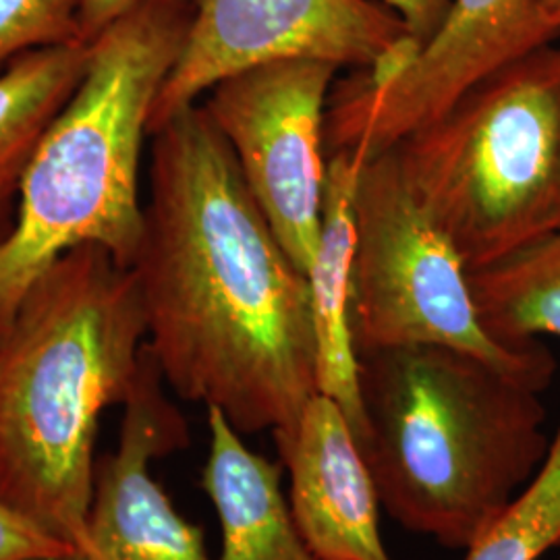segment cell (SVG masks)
I'll return each mask as SVG.
<instances>
[{
    "label": "cell",
    "instance_id": "cell-6",
    "mask_svg": "<svg viewBox=\"0 0 560 560\" xmlns=\"http://www.w3.org/2000/svg\"><path fill=\"white\" fill-rule=\"evenodd\" d=\"M353 340L358 355L439 345L471 353L544 393L557 361L538 340L511 347L481 324L469 270L402 175L395 150L361 168L355 187Z\"/></svg>",
    "mask_w": 560,
    "mask_h": 560
},
{
    "label": "cell",
    "instance_id": "cell-17",
    "mask_svg": "<svg viewBox=\"0 0 560 560\" xmlns=\"http://www.w3.org/2000/svg\"><path fill=\"white\" fill-rule=\"evenodd\" d=\"M81 40L80 0H0V71L27 52Z\"/></svg>",
    "mask_w": 560,
    "mask_h": 560
},
{
    "label": "cell",
    "instance_id": "cell-1",
    "mask_svg": "<svg viewBox=\"0 0 560 560\" xmlns=\"http://www.w3.org/2000/svg\"><path fill=\"white\" fill-rule=\"evenodd\" d=\"M150 138L145 231L131 266L148 349L179 399L282 444L318 395L307 277L201 104Z\"/></svg>",
    "mask_w": 560,
    "mask_h": 560
},
{
    "label": "cell",
    "instance_id": "cell-13",
    "mask_svg": "<svg viewBox=\"0 0 560 560\" xmlns=\"http://www.w3.org/2000/svg\"><path fill=\"white\" fill-rule=\"evenodd\" d=\"M206 411L210 448L200 486L221 523L219 560H324L293 521L282 465L252 451L221 411Z\"/></svg>",
    "mask_w": 560,
    "mask_h": 560
},
{
    "label": "cell",
    "instance_id": "cell-22",
    "mask_svg": "<svg viewBox=\"0 0 560 560\" xmlns=\"http://www.w3.org/2000/svg\"><path fill=\"white\" fill-rule=\"evenodd\" d=\"M60 560H94V559H90V557H81V555H78V557H69V559H60Z\"/></svg>",
    "mask_w": 560,
    "mask_h": 560
},
{
    "label": "cell",
    "instance_id": "cell-8",
    "mask_svg": "<svg viewBox=\"0 0 560 560\" xmlns=\"http://www.w3.org/2000/svg\"><path fill=\"white\" fill-rule=\"evenodd\" d=\"M560 32L538 0H453L439 34L388 85L361 71L335 81L324 122L326 156L349 152L372 161L442 117L478 81L548 46Z\"/></svg>",
    "mask_w": 560,
    "mask_h": 560
},
{
    "label": "cell",
    "instance_id": "cell-10",
    "mask_svg": "<svg viewBox=\"0 0 560 560\" xmlns=\"http://www.w3.org/2000/svg\"><path fill=\"white\" fill-rule=\"evenodd\" d=\"M148 342L122 402L119 446L98 459L88 513L94 560H212L200 525L185 520L152 474L154 460L189 444V428L168 397Z\"/></svg>",
    "mask_w": 560,
    "mask_h": 560
},
{
    "label": "cell",
    "instance_id": "cell-16",
    "mask_svg": "<svg viewBox=\"0 0 560 560\" xmlns=\"http://www.w3.org/2000/svg\"><path fill=\"white\" fill-rule=\"evenodd\" d=\"M560 544V425L540 471L465 560H540Z\"/></svg>",
    "mask_w": 560,
    "mask_h": 560
},
{
    "label": "cell",
    "instance_id": "cell-21",
    "mask_svg": "<svg viewBox=\"0 0 560 560\" xmlns=\"http://www.w3.org/2000/svg\"><path fill=\"white\" fill-rule=\"evenodd\" d=\"M544 18L560 32V0H538Z\"/></svg>",
    "mask_w": 560,
    "mask_h": 560
},
{
    "label": "cell",
    "instance_id": "cell-7",
    "mask_svg": "<svg viewBox=\"0 0 560 560\" xmlns=\"http://www.w3.org/2000/svg\"><path fill=\"white\" fill-rule=\"evenodd\" d=\"M337 71L322 60H275L221 81L201 104L305 277L320 243L328 179L324 122Z\"/></svg>",
    "mask_w": 560,
    "mask_h": 560
},
{
    "label": "cell",
    "instance_id": "cell-23",
    "mask_svg": "<svg viewBox=\"0 0 560 560\" xmlns=\"http://www.w3.org/2000/svg\"><path fill=\"white\" fill-rule=\"evenodd\" d=\"M557 231H560V183H559V229Z\"/></svg>",
    "mask_w": 560,
    "mask_h": 560
},
{
    "label": "cell",
    "instance_id": "cell-18",
    "mask_svg": "<svg viewBox=\"0 0 560 560\" xmlns=\"http://www.w3.org/2000/svg\"><path fill=\"white\" fill-rule=\"evenodd\" d=\"M78 555L69 541L0 501V560H60Z\"/></svg>",
    "mask_w": 560,
    "mask_h": 560
},
{
    "label": "cell",
    "instance_id": "cell-9",
    "mask_svg": "<svg viewBox=\"0 0 560 560\" xmlns=\"http://www.w3.org/2000/svg\"><path fill=\"white\" fill-rule=\"evenodd\" d=\"M409 36L399 15L376 0H194L187 38L154 104L150 133L241 71L287 59L363 71Z\"/></svg>",
    "mask_w": 560,
    "mask_h": 560
},
{
    "label": "cell",
    "instance_id": "cell-2",
    "mask_svg": "<svg viewBox=\"0 0 560 560\" xmlns=\"http://www.w3.org/2000/svg\"><path fill=\"white\" fill-rule=\"evenodd\" d=\"M148 342L131 268L71 249L0 335V501L80 555L104 411L127 400Z\"/></svg>",
    "mask_w": 560,
    "mask_h": 560
},
{
    "label": "cell",
    "instance_id": "cell-20",
    "mask_svg": "<svg viewBox=\"0 0 560 560\" xmlns=\"http://www.w3.org/2000/svg\"><path fill=\"white\" fill-rule=\"evenodd\" d=\"M148 4H194V0H80L81 40H94L108 25Z\"/></svg>",
    "mask_w": 560,
    "mask_h": 560
},
{
    "label": "cell",
    "instance_id": "cell-24",
    "mask_svg": "<svg viewBox=\"0 0 560 560\" xmlns=\"http://www.w3.org/2000/svg\"><path fill=\"white\" fill-rule=\"evenodd\" d=\"M560 560V559H559Z\"/></svg>",
    "mask_w": 560,
    "mask_h": 560
},
{
    "label": "cell",
    "instance_id": "cell-19",
    "mask_svg": "<svg viewBox=\"0 0 560 560\" xmlns=\"http://www.w3.org/2000/svg\"><path fill=\"white\" fill-rule=\"evenodd\" d=\"M384 7L395 11L409 34L425 46L432 40L448 18L453 0H381Z\"/></svg>",
    "mask_w": 560,
    "mask_h": 560
},
{
    "label": "cell",
    "instance_id": "cell-15",
    "mask_svg": "<svg viewBox=\"0 0 560 560\" xmlns=\"http://www.w3.org/2000/svg\"><path fill=\"white\" fill-rule=\"evenodd\" d=\"M469 284L481 324L494 339L511 347L560 339V231L469 270Z\"/></svg>",
    "mask_w": 560,
    "mask_h": 560
},
{
    "label": "cell",
    "instance_id": "cell-11",
    "mask_svg": "<svg viewBox=\"0 0 560 560\" xmlns=\"http://www.w3.org/2000/svg\"><path fill=\"white\" fill-rule=\"evenodd\" d=\"M277 451L289 474L291 515L318 557L393 560L382 540L376 481L339 402L318 393Z\"/></svg>",
    "mask_w": 560,
    "mask_h": 560
},
{
    "label": "cell",
    "instance_id": "cell-14",
    "mask_svg": "<svg viewBox=\"0 0 560 560\" xmlns=\"http://www.w3.org/2000/svg\"><path fill=\"white\" fill-rule=\"evenodd\" d=\"M88 60L90 42H73L27 52L0 71V240L15 221L27 161L80 85Z\"/></svg>",
    "mask_w": 560,
    "mask_h": 560
},
{
    "label": "cell",
    "instance_id": "cell-4",
    "mask_svg": "<svg viewBox=\"0 0 560 560\" xmlns=\"http://www.w3.org/2000/svg\"><path fill=\"white\" fill-rule=\"evenodd\" d=\"M194 4H148L90 42L80 85L48 122L0 240V335L42 275L96 245L131 268L145 231L140 168L162 85L179 59Z\"/></svg>",
    "mask_w": 560,
    "mask_h": 560
},
{
    "label": "cell",
    "instance_id": "cell-3",
    "mask_svg": "<svg viewBox=\"0 0 560 560\" xmlns=\"http://www.w3.org/2000/svg\"><path fill=\"white\" fill-rule=\"evenodd\" d=\"M361 448L386 515L469 550L550 451L538 390L471 353L409 345L360 355Z\"/></svg>",
    "mask_w": 560,
    "mask_h": 560
},
{
    "label": "cell",
    "instance_id": "cell-5",
    "mask_svg": "<svg viewBox=\"0 0 560 560\" xmlns=\"http://www.w3.org/2000/svg\"><path fill=\"white\" fill-rule=\"evenodd\" d=\"M393 150L421 208L467 270L555 233L560 48L548 44L504 65Z\"/></svg>",
    "mask_w": 560,
    "mask_h": 560
},
{
    "label": "cell",
    "instance_id": "cell-12",
    "mask_svg": "<svg viewBox=\"0 0 560 560\" xmlns=\"http://www.w3.org/2000/svg\"><path fill=\"white\" fill-rule=\"evenodd\" d=\"M363 162L355 154L328 156V179L316 258L307 272L316 332L318 393L339 402L363 441L360 355L353 340V261H355V187Z\"/></svg>",
    "mask_w": 560,
    "mask_h": 560
}]
</instances>
